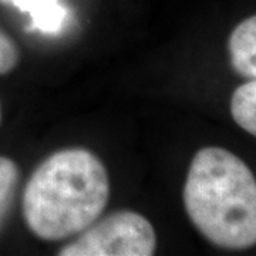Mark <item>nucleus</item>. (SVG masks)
<instances>
[{"mask_svg": "<svg viewBox=\"0 0 256 256\" xmlns=\"http://www.w3.org/2000/svg\"><path fill=\"white\" fill-rule=\"evenodd\" d=\"M229 57L234 70L249 80H256V14L239 23L229 36Z\"/></svg>", "mask_w": 256, "mask_h": 256, "instance_id": "nucleus-4", "label": "nucleus"}, {"mask_svg": "<svg viewBox=\"0 0 256 256\" xmlns=\"http://www.w3.org/2000/svg\"><path fill=\"white\" fill-rule=\"evenodd\" d=\"M156 235L151 222L134 210H118L96 220L63 246L60 256H151Z\"/></svg>", "mask_w": 256, "mask_h": 256, "instance_id": "nucleus-3", "label": "nucleus"}, {"mask_svg": "<svg viewBox=\"0 0 256 256\" xmlns=\"http://www.w3.org/2000/svg\"><path fill=\"white\" fill-rule=\"evenodd\" d=\"M18 8L28 10L33 22L43 32H56L60 28L64 12L57 0H13Z\"/></svg>", "mask_w": 256, "mask_h": 256, "instance_id": "nucleus-6", "label": "nucleus"}, {"mask_svg": "<svg viewBox=\"0 0 256 256\" xmlns=\"http://www.w3.org/2000/svg\"><path fill=\"white\" fill-rule=\"evenodd\" d=\"M108 196L100 158L86 148H66L47 156L28 178L23 218L37 238L63 240L98 220Z\"/></svg>", "mask_w": 256, "mask_h": 256, "instance_id": "nucleus-1", "label": "nucleus"}, {"mask_svg": "<svg viewBox=\"0 0 256 256\" xmlns=\"http://www.w3.org/2000/svg\"><path fill=\"white\" fill-rule=\"evenodd\" d=\"M185 210L210 244L242 250L256 245V178L239 156L205 146L192 158L184 185Z\"/></svg>", "mask_w": 256, "mask_h": 256, "instance_id": "nucleus-2", "label": "nucleus"}, {"mask_svg": "<svg viewBox=\"0 0 256 256\" xmlns=\"http://www.w3.org/2000/svg\"><path fill=\"white\" fill-rule=\"evenodd\" d=\"M18 181L20 170L18 164L8 156H0V229L13 206Z\"/></svg>", "mask_w": 256, "mask_h": 256, "instance_id": "nucleus-7", "label": "nucleus"}, {"mask_svg": "<svg viewBox=\"0 0 256 256\" xmlns=\"http://www.w3.org/2000/svg\"><path fill=\"white\" fill-rule=\"evenodd\" d=\"M0 122H2V104H0Z\"/></svg>", "mask_w": 256, "mask_h": 256, "instance_id": "nucleus-9", "label": "nucleus"}, {"mask_svg": "<svg viewBox=\"0 0 256 256\" xmlns=\"http://www.w3.org/2000/svg\"><path fill=\"white\" fill-rule=\"evenodd\" d=\"M230 114L239 127L256 137V80L239 86L234 92Z\"/></svg>", "mask_w": 256, "mask_h": 256, "instance_id": "nucleus-5", "label": "nucleus"}, {"mask_svg": "<svg viewBox=\"0 0 256 256\" xmlns=\"http://www.w3.org/2000/svg\"><path fill=\"white\" fill-rule=\"evenodd\" d=\"M20 62V52L16 42L0 28V76L9 74Z\"/></svg>", "mask_w": 256, "mask_h": 256, "instance_id": "nucleus-8", "label": "nucleus"}]
</instances>
